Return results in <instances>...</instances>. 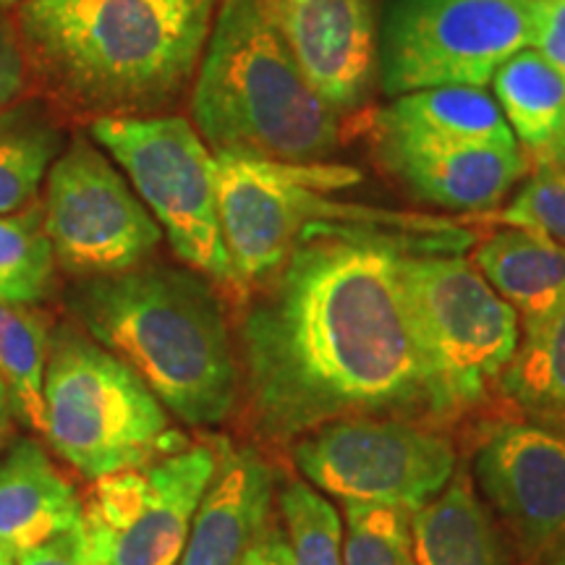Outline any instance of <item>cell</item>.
Returning a JSON list of instances; mask_svg holds the SVG:
<instances>
[{
  "label": "cell",
  "instance_id": "obj_9",
  "mask_svg": "<svg viewBox=\"0 0 565 565\" xmlns=\"http://www.w3.org/2000/svg\"><path fill=\"white\" fill-rule=\"evenodd\" d=\"M532 0H385L377 82L387 97L433 87H487L532 47Z\"/></svg>",
  "mask_w": 565,
  "mask_h": 565
},
{
  "label": "cell",
  "instance_id": "obj_17",
  "mask_svg": "<svg viewBox=\"0 0 565 565\" xmlns=\"http://www.w3.org/2000/svg\"><path fill=\"white\" fill-rule=\"evenodd\" d=\"M82 519V494L42 450L17 440L0 458V550L17 561Z\"/></svg>",
  "mask_w": 565,
  "mask_h": 565
},
{
  "label": "cell",
  "instance_id": "obj_20",
  "mask_svg": "<svg viewBox=\"0 0 565 565\" xmlns=\"http://www.w3.org/2000/svg\"><path fill=\"white\" fill-rule=\"evenodd\" d=\"M412 536L416 565H508L500 532L463 469L412 513Z\"/></svg>",
  "mask_w": 565,
  "mask_h": 565
},
{
  "label": "cell",
  "instance_id": "obj_1",
  "mask_svg": "<svg viewBox=\"0 0 565 565\" xmlns=\"http://www.w3.org/2000/svg\"><path fill=\"white\" fill-rule=\"evenodd\" d=\"M408 249L380 233L301 242L242 324L252 414L299 440L341 419L429 414L401 282Z\"/></svg>",
  "mask_w": 565,
  "mask_h": 565
},
{
  "label": "cell",
  "instance_id": "obj_24",
  "mask_svg": "<svg viewBox=\"0 0 565 565\" xmlns=\"http://www.w3.org/2000/svg\"><path fill=\"white\" fill-rule=\"evenodd\" d=\"M51 328L30 303H0V377L9 387L11 412L24 427L45 433V366Z\"/></svg>",
  "mask_w": 565,
  "mask_h": 565
},
{
  "label": "cell",
  "instance_id": "obj_16",
  "mask_svg": "<svg viewBox=\"0 0 565 565\" xmlns=\"http://www.w3.org/2000/svg\"><path fill=\"white\" fill-rule=\"evenodd\" d=\"M217 443V466L189 529L179 565H242L273 524L278 477L257 450Z\"/></svg>",
  "mask_w": 565,
  "mask_h": 565
},
{
  "label": "cell",
  "instance_id": "obj_13",
  "mask_svg": "<svg viewBox=\"0 0 565 565\" xmlns=\"http://www.w3.org/2000/svg\"><path fill=\"white\" fill-rule=\"evenodd\" d=\"M471 471L526 561L563 545L565 429L534 419L494 422L477 445Z\"/></svg>",
  "mask_w": 565,
  "mask_h": 565
},
{
  "label": "cell",
  "instance_id": "obj_10",
  "mask_svg": "<svg viewBox=\"0 0 565 565\" xmlns=\"http://www.w3.org/2000/svg\"><path fill=\"white\" fill-rule=\"evenodd\" d=\"M294 461L307 482L341 503L395 505L414 513L458 469L454 443L419 424L359 416L299 437Z\"/></svg>",
  "mask_w": 565,
  "mask_h": 565
},
{
  "label": "cell",
  "instance_id": "obj_25",
  "mask_svg": "<svg viewBox=\"0 0 565 565\" xmlns=\"http://www.w3.org/2000/svg\"><path fill=\"white\" fill-rule=\"evenodd\" d=\"M55 254L40 207L0 215V303H34L51 294Z\"/></svg>",
  "mask_w": 565,
  "mask_h": 565
},
{
  "label": "cell",
  "instance_id": "obj_28",
  "mask_svg": "<svg viewBox=\"0 0 565 565\" xmlns=\"http://www.w3.org/2000/svg\"><path fill=\"white\" fill-rule=\"evenodd\" d=\"M482 221L503 228H526L565 246V168H534L505 207L482 212Z\"/></svg>",
  "mask_w": 565,
  "mask_h": 565
},
{
  "label": "cell",
  "instance_id": "obj_8",
  "mask_svg": "<svg viewBox=\"0 0 565 565\" xmlns=\"http://www.w3.org/2000/svg\"><path fill=\"white\" fill-rule=\"evenodd\" d=\"M89 131L129 175L175 257L236 288L217 221L215 158L194 126L181 116H100Z\"/></svg>",
  "mask_w": 565,
  "mask_h": 565
},
{
  "label": "cell",
  "instance_id": "obj_26",
  "mask_svg": "<svg viewBox=\"0 0 565 565\" xmlns=\"http://www.w3.org/2000/svg\"><path fill=\"white\" fill-rule=\"evenodd\" d=\"M288 550L294 565H343L341 513L309 482H286L278 492Z\"/></svg>",
  "mask_w": 565,
  "mask_h": 565
},
{
  "label": "cell",
  "instance_id": "obj_27",
  "mask_svg": "<svg viewBox=\"0 0 565 565\" xmlns=\"http://www.w3.org/2000/svg\"><path fill=\"white\" fill-rule=\"evenodd\" d=\"M343 565H416L412 513L395 505L343 503Z\"/></svg>",
  "mask_w": 565,
  "mask_h": 565
},
{
  "label": "cell",
  "instance_id": "obj_21",
  "mask_svg": "<svg viewBox=\"0 0 565 565\" xmlns=\"http://www.w3.org/2000/svg\"><path fill=\"white\" fill-rule=\"evenodd\" d=\"M475 267L524 322L565 301V246L536 231L492 233L475 252Z\"/></svg>",
  "mask_w": 565,
  "mask_h": 565
},
{
  "label": "cell",
  "instance_id": "obj_12",
  "mask_svg": "<svg viewBox=\"0 0 565 565\" xmlns=\"http://www.w3.org/2000/svg\"><path fill=\"white\" fill-rule=\"evenodd\" d=\"M215 466L217 443H200L147 469L95 479L82 521L103 542L108 565H179Z\"/></svg>",
  "mask_w": 565,
  "mask_h": 565
},
{
  "label": "cell",
  "instance_id": "obj_2",
  "mask_svg": "<svg viewBox=\"0 0 565 565\" xmlns=\"http://www.w3.org/2000/svg\"><path fill=\"white\" fill-rule=\"evenodd\" d=\"M212 17L215 0H32L19 26L68 103L100 116H152L200 68Z\"/></svg>",
  "mask_w": 565,
  "mask_h": 565
},
{
  "label": "cell",
  "instance_id": "obj_30",
  "mask_svg": "<svg viewBox=\"0 0 565 565\" xmlns=\"http://www.w3.org/2000/svg\"><path fill=\"white\" fill-rule=\"evenodd\" d=\"M532 47L565 79V0H532Z\"/></svg>",
  "mask_w": 565,
  "mask_h": 565
},
{
  "label": "cell",
  "instance_id": "obj_32",
  "mask_svg": "<svg viewBox=\"0 0 565 565\" xmlns=\"http://www.w3.org/2000/svg\"><path fill=\"white\" fill-rule=\"evenodd\" d=\"M242 565H294L282 529L275 524L267 526L265 534L257 540V545L246 553Z\"/></svg>",
  "mask_w": 565,
  "mask_h": 565
},
{
  "label": "cell",
  "instance_id": "obj_33",
  "mask_svg": "<svg viewBox=\"0 0 565 565\" xmlns=\"http://www.w3.org/2000/svg\"><path fill=\"white\" fill-rule=\"evenodd\" d=\"M11 398H9V387H6L3 377H0V443H3V437L9 435V427H11Z\"/></svg>",
  "mask_w": 565,
  "mask_h": 565
},
{
  "label": "cell",
  "instance_id": "obj_29",
  "mask_svg": "<svg viewBox=\"0 0 565 565\" xmlns=\"http://www.w3.org/2000/svg\"><path fill=\"white\" fill-rule=\"evenodd\" d=\"M17 565H108V553L79 519L68 532L17 557Z\"/></svg>",
  "mask_w": 565,
  "mask_h": 565
},
{
  "label": "cell",
  "instance_id": "obj_6",
  "mask_svg": "<svg viewBox=\"0 0 565 565\" xmlns=\"http://www.w3.org/2000/svg\"><path fill=\"white\" fill-rule=\"evenodd\" d=\"M42 395V435L87 479L147 469L189 445L139 374L71 324L51 338Z\"/></svg>",
  "mask_w": 565,
  "mask_h": 565
},
{
  "label": "cell",
  "instance_id": "obj_4",
  "mask_svg": "<svg viewBox=\"0 0 565 565\" xmlns=\"http://www.w3.org/2000/svg\"><path fill=\"white\" fill-rule=\"evenodd\" d=\"M215 152L320 162L343 141V116L303 79L263 0H223L192 95Z\"/></svg>",
  "mask_w": 565,
  "mask_h": 565
},
{
  "label": "cell",
  "instance_id": "obj_14",
  "mask_svg": "<svg viewBox=\"0 0 565 565\" xmlns=\"http://www.w3.org/2000/svg\"><path fill=\"white\" fill-rule=\"evenodd\" d=\"M267 17L330 108H362L377 82L380 17L374 0H263Z\"/></svg>",
  "mask_w": 565,
  "mask_h": 565
},
{
  "label": "cell",
  "instance_id": "obj_22",
  "mask_svg": "<svg viewBox=\"0 0 565 565\" xmlns=\"http://www.w3.org/2000/svg\"><path fill=\"white\" fill-rule=\"evenodd\" d=\"M498 391L534 422L565 429V301L521 324V341Z\"/></svg>",
  "mask_w": 565,
  "mask_h": 565
},
{
  "label": "cell",
  "instance_id": "obj_34",
  "mask_svg": "<svg viewBox=\"0 0 565 565\" xmlns=\"http://www.w3.org/2000/svg\"><path fill=\"white\" fill-rule=\"evenodd\" d=\"M545 565H565V542H563L561 547L555 550V553H550V555H547Z\"/></svg>",
  "mask_w": 565,
  "mask_h": 565
},
{
  "label": "cell",
  "instance_id": "obj_5",
  "mask_svg": "<svg viewBox=\"0 0 565 565\" xmlns=\"http://www.w3.org/2000/svg\"><path fill=\"white\" fill-rule=\"evenodd\" d=\"M362 181L333 162H286L246 152H215L217 221L236 288L265 286L296 246L335 233H383L422 244L450 228L448 221L398 215L330 200Z\"/></svg>",
  "mask_w": 565,
  "mask_h": 565
},
{
  "label": "cell",
  "instance_id": "obj_18",
  "mask_svg": "<svg viewBox=\"0 0 565 565\" xmlns=\"http://www.w3.org/2000/svg\"><path fill=\"white\" fill-rule=\"evenodd\" d=\"M490 84L529 166L565 168V79L561 71L534 47H526L494 71Z\"/></svg>",
  "mask_w": 565,
  "mask_h": 565
},
{
  "label": "cell",
  "instance_id": "obj_23",
  "mask_svg": "<svg viewBox=\"0 0 565 565\" xmlns=\"http://www.w3.org/2000/svg\"><path fill=\"white\" fill-rule=\"evenodd\" d=\"M61 152L63 134L40 100L0 110V215L30 207Z\"/></svg>",
  "mask_w": 565,
  "mask_h": 565
},
{
  "label": "cell",
  "instance_id": "obj_36",
  "mask_svg": "<svg viewBox=\"0 0 565 565\" xmlns=\"http://www.w3.org/2000/svg\"><path fill=\"white\" fill-rule=\"evenodd\" d=\"M0 565H13V561H11V557H9V555H6V553H3V550H0Z\"/></svg>",
  "mask_w": 565,
  "mask_h": 565
},
{
  "label": "cell",
  "instance_id": "obj_3",
  "mask_svg": "<svg viewBox=\"0 0 565 565\" xmlns=\"http://www.w3.org/2000/svg\"><path fill=\"white\" fill-rule=\"evenodd\" d=\"M92 341L129 364L154 398L194 427L236 404L238 366L210 278L168 265L84 278L66 296Z\"/></svg>",
  "mask_w": 565,
  "mask_h": 565
},
{
  "label": "cell",
  "instance_id": "obj_15",
  "mask_svg": "<svg viewBox=\"0 0 565 565\" xmlns=\"http://www.w3.org/2000/svg\"><path fill=\"white\" fill-rule=\"evenodd\" d=\"M374 145L387 171L416 200L475 215L500 207L529 171L521 150L450 145L383 126H374Z\"/></svg>",
  "mask_w": 565,
  "mask_h": 565
},
{
  "label": "cell",
  "instance_id": "obj_7",
  "mask_svg": "<svg viewBox=\"0 0 565 565\" xmlns=\"http://www.w3.org/2000/svg\"><path fill=\"white\" fill-rule=\"evenodd\" d=\"M401 282L429 393V414L475 408L521 341V317L456 254H401Z\"/></svg>",
  "mask_w": 565,
  "mask_h": 565
},
{
  "label": "cell",
  "instance_id": "obj_19",
  "mask_svg": "<svg viewBox=\"0 0 565 565\" xmlns=\"http://www.w3.org/2000/svg\"><path fill=\"white\" fill-rule=\"evenodd\" d=\"M374 126L450 145L519 150L494 95L484 87H433L393 97Z\"/></svg>",
  "mask_w": 565,
  "mask_h": 565
},
{
  "label": "cell",
  "instance_id": "obj_35",
  "mask_svg": "<svg viewBox=\"0 0 565 565\" xmlns=\"http://www.w3.org/2000/svg\"><path fill=\"white\" fill-rule=\"evenodd\" d=\"M17 3H32V0H0V6H17Z\"/></svg>",
  "mask_w": 565,
  "mask_h": 565
},
{
  "label": "cell",
  "instance_id": "obj_31",
  "mask_svg": "<svg viewBox=\"0 0 565 565\" xmlns=\"http://www.w3.org/2000/svg\"><path fill=\"white\" fill-rule=\"evenodd\" d=\"M24 89V58L9 26L0 21V110L9 108Z\"/></svg>",
  "mask_w": 565,
  "mask_h": 565
},
{
  "label": "cell",
  "instance_id": "obj_11",
  "mask_svg": "<svg viewBox=\"0 0 565 565\" xmlns=\"http://www.w3.org/2000/svg\"><path fill=\"white\" fill-rule=\"evenodd\" d=\"M42 221L55 263L79 278L134 270L162 242L150 210L87 137H74L47 171Z\"/></svg>",
  "mask_w": 565,
  "mask_h": 565
}]
</instances>
